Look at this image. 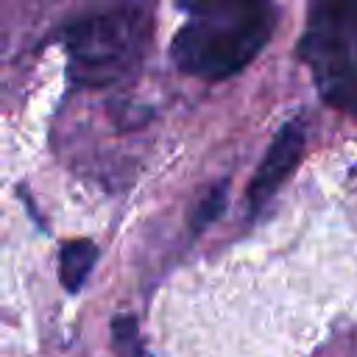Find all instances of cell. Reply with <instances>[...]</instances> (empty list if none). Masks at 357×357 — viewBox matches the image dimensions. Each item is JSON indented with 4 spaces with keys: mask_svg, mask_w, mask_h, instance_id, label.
Here are the masks:
<instances>
[{
    "mask_svg": "<svg viewBox=\"0 0 357 357\" xmlns=\"http://www.w3.org/2000/svg\"><path fill=\"white\" fill-rule=\"evenodd\" d=\"M276 11L271 0H240L190 14L173 36V64L198 78H229L240 73L271 39Z\"/></svg>",
    "mask_w": 357,
    "mask_h": 357,
    "instance_id": "1",
    "label": "cell"
},
{
    "mask_svg": "<svg viewBox=\"0 0 357 357\" xmlns=\"http://www.w3.org/2000/svg\"><path fill=\"white\" fill-rule=\"evenodd\" d=\"M153 36V14L145 3H114L67 25V73L81 86H112L131 78Z\"/></svg>",
    "mask_w": 357,
    "mask_h": 357,
    "instance_id": "2",
    "label": "cell"
},
{
    "mask_svg": "<svg viewBox=\"0 0 357 357\" xmlns=\"http://www.w3.org/2000/svg\"><path fill=\"white\" fill-rule=\"evenodd\" d=\"M298 53L324 100L357 112V0H310Z\"/></svg>",
    "mask_w": 357,
    "mask_h": 357,
    "instance_id": "3",
    "label": "cell"
},
{
    "mask_svg": "<svg viewBox=\"0 0 357 357\" xmlns=\"http://www.w3.org/2000/svg\"><path fill=\"white\" fill-rule=\"evenodd\" d=\"M301 148H304V128L298 123H284L279 128V134L273 137V142L268 145V153L262 156L251 184H248V192H245V204H248V212L257 215L262 212V206L268 204V198L279 190V184L284 181V176L296 167L298 156H301Z\"/></svg>",
    "mask_w": 357,
    "mask_h": 357,
    "instance_id": "4",
    "label": "cell"
},
{
    "mask_svg": "<svg viewBox=\"0 0 357 357\" xmlns=\"http://www.w3.org/2000/svg\"><path fill=\"white\" fill-rule=\"evenodd\" d=\"M98 259V248L95 243L89 240H70L61 245V257H59V276H61V284L75 293L81 290V284L86 282L92 265Z\"/></svg>",
    "mask_w": 357,
    "mask_h": 357,
    "instance_id": "5",
    "label": "cell"
},
{
    "mask_svg": "<svg viewBox=\"0 0 357 357\" xmlns=\"http://www.w3.org/2000/svg\"><path fill=\"white\" fill-rule=\"evenodd\" d=\"M112 343H114L117 357H142L139 329L131 315H117L112 321Z\"/></svg>",
    "mask_w": 357,
    "mask_h": 357,
    "instance_id": "6",
    "label": "cell"
},
{
    "mask_svg": "<svg viewBox=\"0 0 357 357\" xmlns=\"http://www.w3.org/2000/svg\"><path fill=\"white\" fill-rule=\"evenodd\" d=\"M223 206H226V184H218L204 201H201V206H198V212H195V218H192V229L198 231V229H206L220 212H223Z\"/></svg>",
    "mask_w": 357,
    "mask_h": 357,
    "instance_id": "7",
    "label": "cell"
},
{
    "mask_svg": "<svg viewBox=\"0 0 357 357\" xmlns=\"http://www.w3.org/2000/svg\"><path fill=\"white\" fill-rule=\"evenodd\" d=\"M184 11L190 14H198V11H206V8H218V6H229V3H240V0H176Z\"/></svg>",
    "mask_w": 357,
    "mask_h": 357,
    "instance_id": "8",
    "label": "cell"
}]
</instances>
